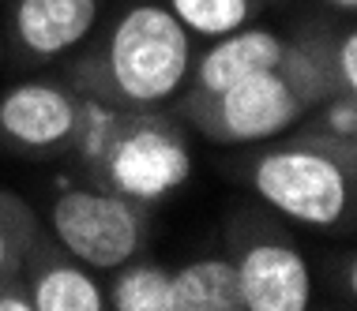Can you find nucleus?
<instances>
[{"instance_id": "obj_1", "label": "nucleus", "mask_w": 357, "mask_h": 311, "mask_svg": "<svg viewBox=\"0 0 357 311\" xmlns=\"http://www.w3.org/2000/svg\"><path fill=\"white\" fill-rule=\"evenodd\" d=\"M102 67L121 102H169L192 75V34L166 4H132L105 38Z\"/></svg>"}, {"instance_id": "obj_2", "label": "nucleus", "mask_w": 357, "mask_h": 311, "mask_svg": "<svg viewBox=\"0 0 357 311\" xmlns=\"http://www.w3.org/2000/svg\"><path fill=\"white\" fill-rule=\"evenodd\" d=\"M252 191L308 229H335L350 210V173L320 147H278L252 165Z\"/></svg>"}, {"instance_id": "obj_3", "label": "nucleus", "mask_w": 357, "mask_h": 311, "mask_svg": "<svg viewBox=\"0 0 357 311\" xmlns=\"http://www.w3.org/2000/svg\"><path fill=\"white\" fill-rule=\"evenodd\" d=\"M50 229L56 244L86 270L124 266L136 259L143 240L136 202L98 188H64L50 207Z\"/></svg>"}, {"instance_id": "obj_4", "label": "nucleus", "mask_w": 357, "mask_h": 311, "mask_svg": "<svg viewBox=\"0 0 357 311\" xmlns=\"http://www.w3.org/2000/svg\"><path fill=\"white\" fill-rule=\"evenodd\" d=\"M98 169L109 191H117L128 202L151 207L188 184L192 154L166 120H154V116L124 120L121 116V128L105 147Z\"/></svg>"}, {"instance_id": "obj_5", "label": "nucleus", "mask_w": 357, "mask_h": 311, "mask_svg": "<svg viewBox=\"0 0 357 311\" xmlns=\"http://www.w3.org/2000/svg\"><path fill=\"white\" fill-rule=\"evenodd\" d=\"M211 116L207 131L226 143H267L289 131V124L301 116L305 102L297 98L294 83L286 79L282 67L252 72L245 79L229 83L226 90L207 94Z\"/></svg>"}, {"instance_id": "obj_6", "label": "nucleus", "mask_w": 357, "mask_h": 311, "mask_svg": "<svg viewBox=\"0 0 357 311\" xmlns=\"http://www.w3.org/2000/svg\"><path fill=\"white\" fill-rule=\"evenodd\" d=\"M245 311H305L312 304V270L305 255L278 240H259L234 262Z\"/></svg>"}, {"instance_id": "obj_7", "label": "nucleus", "mask_w": 357, "mask_h": 311, "mask_svg": "<svg viewBox=\"0 0 357 311\" xmlns=\"http://www.w3.org/2000/svg\"><path fill=\"white\" fill-rule=\"evenodd\" d=\"M75 120H79V105L64 86L56 83H15L0 98V135L19 150H53L64 139H72Z\"/></svg>"}, {"instance_id": "obj_8", "label": "nucleus", "mask_w": 357, "mask_h": 311, "mask_svg": "<svg viewBox=\"0 0 357 311\" xmlns=\"http://www.w3.org/2000/svg\"><path fill=\"white\" fill-rule=\"evenodd\" d=\"M98 23V0H15L12 26L31 56L53 61L86 42Z\"/></svg>"}, {"instance_id": "obj_9", "label": "nucleus", "mask_w": 357, "mask_h": 311, "mask_svg": "<svg viewBox=\"0 0 357 311\" xmlns=\"http://www.w3.org/2000/svg\"><path fill=\"white\" fill-rule=\"evenodd\" d=\"M286 61V42L267 26H237V31L215 38V45L199 56L196 64V83L204 94H218L229 83L245 79L252 72H267V67H282Z\"/></svg>"}, {"instance_id": "obj_10", "label": "nucleus", "mask_w": 357, "mask_h": 311, "mask_svg": "<svg viewBox=\"0 0 357 311\" xmlns=\"http://www.w3.org/2000/svg\"><path fill=\"white\" fill-rule=\"evenodd\" d=\"M173 311H237V270L229 259H196L169 270Z\"/></svg>"}, {"instance_id": "obj_11", "label": "nucleus", "mask_w": 357, "mask_h": 311, "mask_svg": "<svg viewBox=\"0 0 357 311\" xmlns=\"http://www.w3.org/2000/svg\"><path fill=\"white\" fill-rule=\"evenodd\" d=\"M34 311H102L105 289L79 262H53L31 285Z\"/></svg>"}, {"instance_id": "obj_12", "label": "nucleus", "mask_w": 357, "mask_h": 311, "mask_svg": "<svg viewBox=\"0 0 357 311\" xmlns=\"http://www.w3.org/2000/svg\"><path fill=\"white\" fill-rule=\"evenodd\" d=\"M113 289L105 293V308L117 311H173L169 270L158 262H124Z\"/></svg>"}, {"instance_id": "obj_13", "label": "nucleus", "mask_w": 357, "mask_h": 311, "mask_svg": "<svg viewBox=\"0 0 357 311\" xmlns=\"http://www.w3.org/2000/svg\"><path fill=\"white\" fill-rule=\"evenodd\" d=\"M166 8L177 15V23L188 34L222 38L237 26H245L256 15V0H166Z\"/></svg>"}, {"instance_id": "obj_14", "label": "nucleus", "mask_w": 357, "mask_h": 311, "mask_svg": "<svg viewBox=\"0 0 357 311\" xmlns=\"http://www.w3.org/2000/svg\"><path fill=\"white\" fill-rule=\"evenodd\" d=\"M117 128H121V116L113 113L109 105H102V102L91 98V102L79 105V120H75V131L72 135H79L83 158L91 161V165H98L105 147H109V139L117 135Z\"/></svg>"}, {"instance_id": "obj_15", "label": "nucleus", "mask_w": 357, "mask_h": 311, "mask_svg": "<svg viewBox=\"0 0 357 311\" xmlns=\"http://www.w3.org/2000/svg\"><path fill=\"white\" fill-rule=\"evenodd\" d=\"M324 124H327V131H331V135H339V139L350 143L357 135V102H354V94L335 98L331 105H327V109H324Z\"/></svg>"}, {"instance_id": "obj_16", "label": "nucleus", "mask_w": 357, "mask_h": 311, "mask_svg": "<svg viewBox=\"0 0 357 311\" xmlns=\"http://www.w3.org/2000/svg\"><path fill=\"white\" fill-rule=\"evenodd\" d=\"M331 72H339V83L346 94L357 90V34H342L331 56Z\"/></svg>"}, {"instance_id": "obj_17", "label": "nucleus", "mask_w": 357, "mask_h": 311, "mask_svg": "<svg viewBox=\"0 0 357 311\" xmlns=\"http://www.w3.org/2000/svg\"><path fill=\"white\" fill-rule=\"evenodd\" d=\"M19 251H23V237H19V229H15V218H8L4 207H0V278L15 270Z\"/></svg>"}, {"instance_id": "obj_18", "label": "nucleus", "mask_w": 357, "mask_h": 311, "mask_svg": "<svg viewBox=\"0 0 357 311\" xmlns=\"http://www.w3.org/2000/svg\"><path fill=\"white\" fill-rule=\"evenodd\" d=\"M0 311H34L31 293H19V289H0Z\"/></svg>"}, {"instance_id": "obj_19", "label": "nucleus", "mask_w": 357, "mask_h": 311, "mask_svg": "<svg viewBox=\"0 0 357 311\" xmlns=\"http://www.w3.org/2000/svg\"><path fill=\"white\" fill-rule=\"evenodd\" d=\"M327 4H335L339 12H354V8H357V0H327Z\"/></svg>"}]
</instances>
